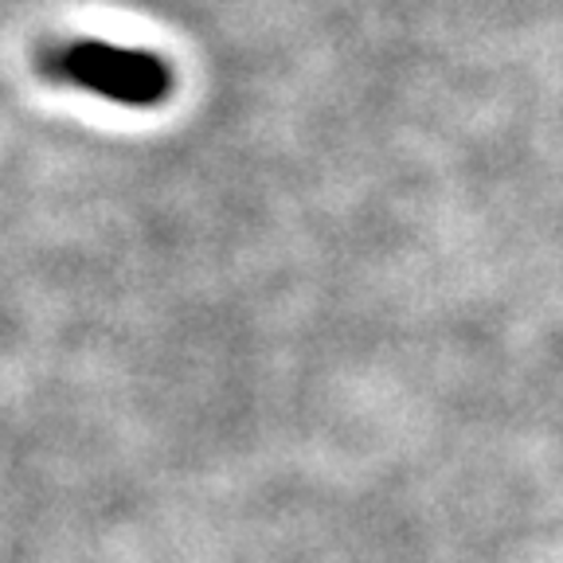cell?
I'll use <instances>...</instances> for the list:
<instances>
[{"instance_id":"1","label":"cell","mask_w":563,"mask_h":563,"mask_svg":"<svg viewBox=\"0 0 563 563\" xmlns=\"http://www.w3.org/2000/svg\"><path fill=\"white\" fill-rule=\"evenodd\" d=\"M47 70L59 82L125 106H157L173 87V70L165 67V59L150 52H130V47L95 44V40L59 47L47 59Z\"/></svg>"}]
</instances>
